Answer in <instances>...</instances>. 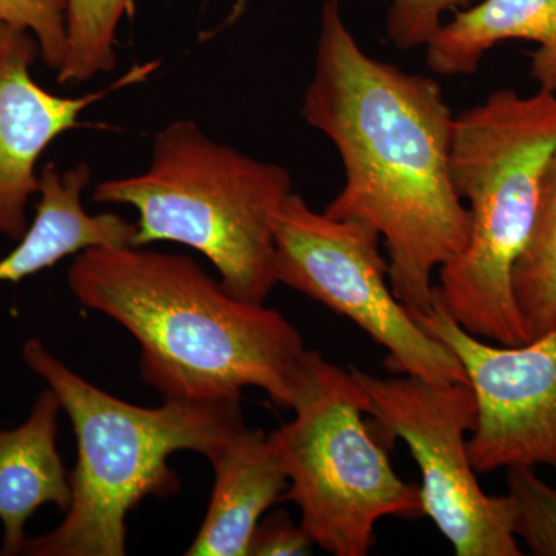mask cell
<instances>
[{
  "mask_svg": "<svg viewBox=\"0 0 556 556\" xmlns=\"http://www.w3.org/2000/svg\"><path fill=\"white\" fill-rule=\"evenodd\" d=\"M40 56L30 31L0 22V233L20 241L28 229L27 206L39 190L40 155L65 131L83 126L80 113L113 90L141 83L159 65H135L119 80L80 98L40 87L31 67Z\"/></svg>",
  "mask_w": 556,
  "mask_h": 556,
  "instance_id": "10",
  "label": "cell"
},
{
  "mask_svg": "<svg viewBox=\"0 0 556 556\" xmlns=\"http://www.w3.org/2000/svg\"><path fill=\"white\" fill-rule=\"evenodd\" d=\"M91 169L80 163L61 172L53 163L39 174L36 217L17 247L0 260V283H17L68 255L98 247H135L137 225L119 215H91L83 207Z\"/></svg>",
  "mask_w": 556,
  "mask_h": 556,
  "instance_id": "12",
  "label": "cell"
},
{
  "mask_svg": "<svg viewBox=\"0 0 556 556\" xmlns=\"http://www.w3.org/2000/svg\"><path fill=\"white\" fill-rule=\"evenodd\" d=\"M547 169L551 170L552 174L556 175V152H555L554 159H552L551 163H548Z\"/></svg>",
  "mask_w": 556,
  "mask_h": 556,
  "instance_id": "22",
  "label": "cell"
},
{
  "mask_svg": "<svg viewBox=\"0 0 556 556\" xmlns=\"http://www.w3.org/2000/svg\"><path fill=\"white\" fill-rule=\"evenodd\" d=\"M514 39L538 43L530 75L556 94V0H482L459 11L427 43V65L438 75H473L486 51Z\"/></svg>",
  "mask_w": 556,
  "mask_h": 556,
  "instance_id": "14",
  "label": "cell"
},
{
  "mask_svg": "<svg viewBox=\"0 0 556 556\" xmlns=\"http://www.w3.org/2000/svg\"><path fill=\"white\" fill-rule=\"evenodd\" d=\"M291 193L285 167L219 144L181 119L156 135L144 174L102 181L93 200L137 208L135 247L172 241L195 249L232 298L265 305L278 285L274 217Z\"/></svg>",
  "mask_w": 556,
  "mask_h": 556,
  "instance_id": "5",
  "label": "cell"
},
{
  "mask_svg": "<svg viewBox=\"0 0 556 556\" xmlns=\"http://www.w3.org/2000/svg\"><path fill=\"white\" fill-rule=\"evenodd\" d=\"M291 408L270 433L314 544L336 556H365L382 518L424 515L420 485L399 478L388 450L364 420V393L350 368L306 350Z\"/></svg>",
  "mask_w": 556,
  "mask_h": 556,
  "instance_id": "6",
  "label": "cell"
},
{
  "mask_svg": "<svg viewBox=\"0 0 556 556\" xmlns=\"http://www.w3.org/2000/svg\"><path fill=\"white\" fill-rule=\"evenodd\" d=\"M412 314L459 358L473 388L478 422L467 445L475 471L548 467L556 475V327L503 346L468 334L434 306Z\"/></svg>",
  "mask_w": 556,
  "mask_h": 556,
  "instance_id": "9",
  "label": "cell"
},
{
  "mask_svg": "<svg viewBox=\"0 0 556 556\" xmlns=\"http://www.w3.org/2000/svg\"><path fill=\"white\" fill-rule=\"evenodd\" d=\"M70 291L134 336L141 378L164 401H241L244 388L291 408L306 348L276 309L232 298L186 255L98 247L68 268Z\"/></svg>",
  "mask_w": 556,
  "mask_h": 556,
  "instance_id": "2",
  "label": "cell"
},
{
  "mask_svg": "<svg viewBox=\"0 0 556 556\" xmlns=\"http://www.w3.org/2000/svg\"><path fill=\"white\" fill-rule=\"evenodd\" d=\"M137 0H65L67 47L58 83H86L116 65V31Z\"/></svg>",
  "mask_w": 556,
  "mask_h": 556,
  "instance_id": "16",
  "label": "cell"
},
{
  "mask_svg": "<svg viewBox=\"0 0 556 556\" xmlns=\"http://www.w3.org/2000/svg\"><path fill=\"white\" fill-rule=\"evenodd\" d=\"M515 536L536 556H556V489L538 478L535 468H507Z\"/></svg>",
  "mask_w": 556,
  "mask_h": 556,
  "instance_id": "17",
  "label": "cell"
},
{
  "mask_svg": "<svg viewBox=\"0 0 556 556\" xmlns=\"http://www.w3.org/2000/svg\"><path fill=\"white\" fill-rule=\"evenodd\" d=\"M22 357L60 399L78 442L64 521L28 538L24 555H126L127 515L144 497L179 492L169 457L185 450L208 457L247 426L241 401H164L156 408L121 401L72 371L39 339L25 343Z\"/></svg>",
  "mask_w": 556,
  "mask_h": 556,
  "instance_id": "4",
  "label": "cell"
},
{
  "mask_svg": "<svg viewBox=\"0 0 556 556\" xmlns=\"http://www.w3.org/2000/svg\"><path fill=\"white\" fill-rule=\"evenodd\" d=\"M278 283L350 318L386 348V367L434 386L468 383L447 345L426 331L394 294L380 236L367 223L314 211L292 192L274 217Z\"/></svg>",
  "mask_w": 556,
  "mask_h": 556,
  "instance_id": "7",
  "label": "cell"
},
{
  "mask_svg": "<svg viewBox=\"0 0 556 556\" xmlns=\"http://www.w3.org/2000/svg\"><path fill=\"white\" fill-rule=\"evenodd\" d=\"M316 546L303 526L287 511H276L258 522L249 541L248 556L308 555Z\"/></svg>",
  "mask_w": 556,
  "mask_h": 556,
  "instance_id": "20",
  "label": "cell"
},
{
  "mask_svg": "<svg viewBox=\"0 0 556 556\" xmlns=\"http://www.w3.org/2000/svg\"><path fill=\"white\" fill-rule=\"evenodd\" d=\"M207 459L214 467V490L186 555L248 556L255 527L289 486L276 442L262 428L244 426Z\"/></svg>",
  "mask_w": 556,
  "mask_h": 556,
  "instance_id": "11",
  "label": "cell"
},
{
  "mask_svg": "<svg viewBox=\"0 0 556 556\" xmlns=\"http://www.w3.org/2000/svg\"><path fill=\"white\" fill-rule=\"evenodd\" d=\"M61 409L60 399L47 388L22 426L0 428V555L22 554L28 540L25 525L43 504L67 511L72 501L70 473L56 447Z\"/></svg>",
  "mask_w": 556,
  "mask_h": 556,
  "instance_id": "13",
  "label": "cell"
},
{
  "mask_svg": "<svg viewBox=\"0 0 556 556\" xmlns=\"http://www.w3.org/2000/svg\"><path fill=\"white\" fill-rule=\"evenodd\" d=\"M556 152V94L493 91L455 116L450 169L468 201L470 239L439 269L433 306L468 334L503 346L529 342L514 269L529 244L541 188Z\"/></svg>",
  "mask_w": 556,
  "mask_h": 556,
  "instance_id": "3",
  "label": "cell"
},
{
  "mask_svg": "<svg viewBox=\"0 0 556 556\" xmlns=\"http://www.w3.org/2000/svg\"><path fill=\"white\" fill-rule=\"evenodd\" d=\"M0 22L30 31L43 64L61 67L67 47L65 0H0Z\"/></svg>",
  "mask_w": 556,
  "mask_h": 556,
  "instance_id": "18",
  "label": "cell"
},
{
  "mask_svg": "<svg viewBox=\"0 0 556 556\" xmlns=\"http://www.w3.org/2000/svg\"><path fill=\"white\" fill-rule=\"evenodd\" d=\"M473 0H391L387 16L388 39L401 50L426 47L442 25V16Z\"/></svg>",
  "mask_w": 556,
  "mask_h": 556,
  "instance_id": "19",
  "label": "cell"
},
{
  "mask_svg": "<svg viewBox=\"0 0 556 556\" xmlns=\"http://www.w3.org/2000/svg\"><path fill=\"white\" fill-rule=\"evenodd\" d=\"M364 393L365 415L386 441L402 439L422 475L424 515L457 556H521L511 529L510 500L481 489L468 455L467 433L478 422L470 383L434 386L416 376L378 378L350 368Z\"/></svg>",
  "mask_w": 556,
  "mask_h": 556,
  "instance_id": "8",
  "label": "cell"
},
{
  "mask_svg": "<svg viewBox=\"0 0 556 556\" xmlns=\"http://www.w3.org/2000/svg\"><path fill=\"white\" fill-rule=\"evenodd\" d=\"M302 116L331 139L345 167L325 214L378 230L394 294L412 313H430L433 274L470 239V212L450 169L455 116L441 86L369 56L340 0H325Z\"/></svg>",
  "mask_w": 556,
  "mask_h": 556,
  "instance_id": "1",
  "label": "cell"
},
{
  "mask_svg": "<svg viewBox=\"0 0 556 556\" xmlns=\"http://www.w3.org/2000/svg\"><path fill=\"white\" fill-rule=\"evenodd\" d=\"M244 9H247V0H236V3H233V10L232 13L229 14L228 21H226V25L232 24V22H236L239 20L241 14H243Z\"/></svg>",
  "mask_w": 556,
  "mask_h": 556,
  "instance_id": "21",
  "label": "cell"
},
{
  "mask_svg": "<svg viewBox=\"0 0 556 556\" xmlns=\"http://www.w3.org/2000/svg\"><path fill=\"white\" fill-rule=\"evenodd\" d=\"M514 292L529 342L556 327V175L548 169L535 228L515 265Z\"/></svg>",
  "mask_w": 556,
  "mask_h": 556,
  "instance_id": "15",
  "label": "cell"
}]
</instances>
